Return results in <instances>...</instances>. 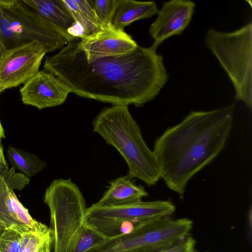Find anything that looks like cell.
<instances>
[{
	"mask_svg": "<svg viewBox=\"0 0 252 252\" xmlns=\"http://www.w3.org/2000/svg\"><path fill=\"white\" fill-rule=\"evenodd\" d=\"M79 39L46 57L43 65L70 93L113 105L140 107L154 99L168 80L163 57L152 46H138L126 55L88 62L78 46Z\"/></svg>",
	"mask_w": 252,
	"mask_h": 252,
	"instance_id": "1",
	"label": "cell"
},
{
	"mask_svg": "<svg viewBox=\"0 0 252 252\" xmlns=\"http://www.w3.org/2000/svg\"><path fill=\"white\" fill-rule=\"evenodd\" d=\"M75 22L81 25L87 35L103 29L88 0H62Z\"/></svg>",
	"mask_w": 252,
	"mask_h": 252,
	"instance_id": "17",
	"label": "cell"
},
{
	"mask_svg": "<svg viewBox=\"0 0 252 252\" xmlns=\"http://www.w3.org/2000/svg\"><path fill=\"white\" fill-rule=\"evenodd\" d=\"M47 53L38 41L0 49V92L25 84L36 74Z\"/></svg>",
	"mask_w": 252,
	"mask_h": 252,
	"instance_id": "9",
	"label": "cell"
},
{
	"mask_svg": "<svg viewBox=\"0 0 252 252\" xmlns=\"http://www.w3.org/2000/svg\"><path fill=\"white\" fill-rule=\"evenodd\" d=\"M158 11L156 3L153 1L118 0L112 25L116 29L124 30L134 21L151 18Z\"/></svg>",
	"mask_w": 252,
	"mask_h": 252,
	"instance_id": "16",
	"label": "cell"
},
{
	"mask_svg": "<svg viewBox=\"0 0 252 252\" xmlns=\"http://www.w3.org/2000/svg\"><path fill=\"white\" fill-rule=\"evenodd\" d=\"M20 93L24 104L40 110L62 104L70 92L55 75L42 70L24 84Z\"/></svg>",
	"mask_w": 252,
	"mask_h": 252,
	"instance_id": "11",
	"label": "cell"
},
{
	"mask_svg": "<svg viewBox=\"0 0 252 252\" xmlns=\"http://www.w3.org/2000/svg\"><path fill=\"white\" fill-rule=\"evenodd\" d=\"M205 44L226 72L235 99L252 107V21L229 32L210 29Z\"/></svg>",
	"mask_w": 252,
	"mask_h": 252,
	"instance_id": "5",
	"label": "cell"
},
{
	"mask_svg": "<svg viewBox=\"0 0 252 252\" xmlns=\"http://www.w3.org/2000/svg\"><path fill=\"white\" fill-rule=\"evenodd\" d=\"M107 237L85 223L83 233L74 252H86Z\"/></svg>",
	"mask_w": 252,
	"mask_h": 252,
	"instance_id": "22",
	"label": "cell"
},
{
	"mask_svg": "<svg viewBox=\"0 0 252 252\" xmlns=\"http://www.w3.org/2000/svg\"><path fill=\"white\" fill-rule=\"evenodd\" d=\"M8 168V165L4 156L3 146L1 142H0V172Z\"/></svg>",
	"mask_w": 252,
	"mask_h": 252,
	"instance_id": "23",
	"label": "cell"
},
{
	"mask_svg": "<svg viewBox=\"0 0 252 252\" xmlns=\"http://www.w3.org/2000/svg\"><path fill=\"white\" fill-rule=\"evenodd\" d=\"M44 201L50 210L53 252H74L85 226L87 208L79 188L70 179L55 180Z\"/></svg>",
	"mask_w": 252,
	"mask_h": 252,
	"instance_id": "4",
	"label": "cell"
},
{
	"mask_svg": "<svg viewBox=\"0 0 252 252\" xmlns=\"http://www.w3.org/2000/svg\"><path fill=\"white\" fill-rule=\"evenodd\" d=\"M169 200L140 201L118 206H101L95 203L86 208L85 223L106 237L120 234L124 222L135 226L142 222L169 217L175 211Z\"/></svg>",
	"mask_w": 252,
	"mask_h": 252,
	"instance_id": "8",
	"label": "cell"
},
{
	"mask_svg": "<svg viewBox=\"0 0 252 252\" xmlns=\"http://www.w3.org/2000/svg\"><path fill=\"white\" fill-rule=\"evenodd\" d=\"M92 126L93 131L123 157L131 178L139 179L148 186L157 183L160 173L157 158L145 142L128 106L103 108L93 120Z\"/></svg>",
	"mask_w": 252,
	"mask_h": 252,
	"instance_id": "3",
	"label": "cell"
},
{
	"mask_svg": "<svg viewBox=\"0 0 252 252\" xmlns=\"http://www.w3.org/2000/svg\"><path fill=\"white\" fill-rule=\"evenodd\" d=\"M53 244L50 228L41 233H24L19 252H50Z\"/></svg>",
	"mask_w": 252,
	"mask_h": 252,
	"instance_id": "19",
	"label": "cell"
},
{
	"mask_svg": "<svg viewBox=\"0 0 252 252\" xmlns=\"http://www.w3.org/2000/svg\"><path fill=\"white\" fill-rule=\"evenodd\" d=\"M195 6V3L190 0L164 2L149 28V33L154 40L152 46L157 49L165 39L182 34L191 21Z\"/></svg>",
	"mask_w": 252,
	"mask_h": 252,
	"instance_id": "12",
	"label": "cell"
},
{
	"mask_svg": "<svg viewBox=\"0 0 252 252\" xmlns=\"http://www.w3.org/2000/svg\"><path fill=\"white\" fill-rule=\"evenodd\" d=\"M23 234L15 229H6L0 238V252H19Z\"/></svg>",
	"mask_w": 252,
	"mask_h": 252,
	"instance_id": "21",
	"label": "cell"
},
{
	"mask_svg": "<svg viewBox=\"0 0 252 252\" xmlns=\"http://www.w3.org/2000/svg\"></svg>",
	"mask_w": 252,
	"mask_h": 252,
	"instance_id": "26",
	"label": "cell"
},
{
	"mask_svg": "<svg viewBox=\"0 0 252 252\" xmlns=\"http://www.w3.org/2000/svg\"><path fill=\"white\" fill-rule=\"evenodd\" d=\"M6 156L12 167L29 178L46 167V162L37 155L13 147L8 148Z\"/></svg>",
	"mask_w": 252,
	"mask_h": 252,
	"instance_id": "18",
	"label": "cell"
},
{
	"mask_svg": "<svg viewBox=\"0 0 252 252\" xmlns=\"http://www.w3.org/2000/svg\"><path fill=\"white\" fill-rule=\"evenodd\" d=\"M7 228L0 221V238L1 237Z\"/></svg>",
	"mask_w": 252,
	"mask_h": 252,
	"instance_id": "25",
	"label": "cell"
},
{
	"mask_svg": "<svg viewBox=\"0 0 252 252\" xmlns=\"http://www.w3.org/2000/svg\"><path fill=\"white\" fill-rule=\"evenodd\" d=\"M103 29L113 27L112 21L118 0H88Z\"/></svg>",
	"mask_w": 252,
	"mask_h": 252,
	"instance_id": "20",
	"label": "cell"
},
{
	"mask_svg": "<svg viewBox=\"0 0 252 252\" xmlns=\"http://www.w3.org/2000/svg\"><path fill=\"white\" fill-rule=\"evenodd\" d=\"M181 223L170 217L141 223L128 234L108 237L86 252H160L184 237Z\"/></svg>",
	"mask_w": 252,
	"mask_h": 252,
	"instance_id": "7",
	"label": "cell"
},
{
	"mask_svg": "<svg viewBox=\"0 0 252 252\" xmlns=\"http://www.w3.org/2000/svg\"><path fill=\"white\" fill-rule=\"evenodd\" d=\"M235 103L192 111L156 140L153 152L161 178L180 195L190 179L223 149L233 127Z\"/></svg>",
	"mask_w": 252,
	"mask_h": 252,
	"instance_id": "2",
	"label": "cell"
},
{
	"mask_svg": "<svg viewBox=\"0 0 252 252\" xmlns=\"http://www.w3.org/2000/svg\"><path fill=\"white\" fill-rule=\"evenodd\" d=\"M78 46L88 62L126 55L138 46L124 30L116 29L113 27L81 38Z\"/></svg>",
	"mask_w": 252,
	"mask_h": 252,
	"instance_id": "10",
	"label": "cell"
},
{
	"mask_svg": "<svg viewBox=\"0 0 252 252\" xmlns=\"http://www.w3.org/2000/svg\"><path fill=\"white\" fill-rule=\"evenodd\" d=\"M5 138L4 131L3 128V127L1 125L0 121V142H1V139L2 138Z\"/></svg>",
	"mask_w": 252,
	"mask_h": 252,
	"instance_id": "24",
	"label": "cell"
},
{
	"mask_svg": "<svg viewBox=\"0 0 252 252\" xmlns=\"http://www.w3.org/2000/svg\"><path fill=\"white\" fill-rule=\"evenodd\" d=\"M0 93H1L0 92Z\"/></svg>",
	"mask_w": 252,
	"mask_h": 252,
	"instance_id": "27",
	"label": "cell"
},
{
	"mask_svg": "<svg viewBox=\"0 0 252 252\" xmlns=\"http://www.w3.org/2000/svg\"><path fill=\"white\" fill-rule=\"evenodd\" d=\"M68 42L75 39L70 32L76 22L62 0H22Z\"/></svg>",
	"mask_w": 252,
	"mask_h": 252,
	"instance_id": "14",
	"label": "cell"
},
{
	"mask_svg": "<svg viewBox=\"0 0 252 252\" xmlns=\"http://www.w3.org/2000/svg\"><path fill=\"white\" fill-rule=\"evenodd\" d=\"M128 175L115 179L95 204L101 206L129 204L141 201L148 193L141 186L135 185Z\"/></svg>",
	"mask_w": 252,
	"mask_h": 252,
	"instance_id": "15",
	"label": "cell"
},
{
	"mask_svg": "<svg viewBox=\"0 0 252 252\" xmlns=\"http://www.w3.org/2000/svg\"><path fill=\"white\" fill-rule=\"evenodd\" d=\"M13 189L0 172V221L7 229H15L23 233L48 230L50 227L32 217Z\"/></svg>",
	"mask_w": 252,
	"mask_h": 252,
	"instance_id": "13",
	"label": "cell"
},
{
	"mask_svg": "<svg viewBox=\"0 0 252 252\" xmlns=\"http://www.w3.org/2000/svg\"><path fill=\"white\" fill-rule=\"evenodd\" d=\"M38 41L52 52L68 41L22 0H0V49Z\"/></svg>",
	"mask_w": 252,
	"mask_h": 252,
	"instance_id": "6",
	"label": "cell"
}]
</instances>
